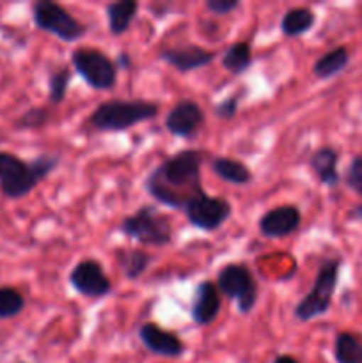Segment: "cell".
Masks as SVG:
<instances>
[{"instance_id":"21","label":"cell","mask_w":362,"mask_h":363,"mask_svg":"<svg viewBox=\"0 0 362 363\" xmlns=\"http://www.w3.org/2000/svg\"><path fill=\"white\" fill-rule=\"evenodd\" d=\"M222 67L233 74H241L252 66L251 45L247 41H236L222 55Z\"/></svg>"},{"instance_id":"12","label":"cell","mask_w":362,"mask_h":363,"mask_svg":"<svg viewBox=\"0 0 362 363\" xmlns=\"http://www.w3.org/2000/svg\"><path fill=\"white\" fill-rule=\"evenodd\" d=\"M300 223L302 215L297 206H279L259 218V230L268 240H279L297 233Z\"/></svg>"},{"instance_id":"1","label":"cell","mask_w":362,"mask_h":363,"mask_svg":"<svg viewBox=\"0 0 362 363\" xmlns=\"http://www.w3.org/2000/svg\"><path fill=\"white\" fill-rule=\"evenodd\" d=\"M202 155L194 149H185L163 160L146 177L144 188L158 204L170 209L185 206L204 191L201 183Z\"/></svg>"},{"instance_id":"22","label":"cell","mask_w":362,"mask_h":363,"mask_svg":"<svg viewBox=\"0 0 362 363\" xmlns=\"http://www.w3.org/2000/svg\"><path fill=\"white\" fill-rule=\"evenodd\" d=\"M334 358L337 363H362L361 337L350 332H341L334 344Z\"/></svg>"},{"instance_id":"4","label":"cell","mask_w":362,"mask_h":363,"mask_svg":"<svg viewBox=\"0 0 362 363\" xmlns=\"http://www.w3.org/2000/svg\"><path fill=\"white\" fill-rule=\"evenodd\" d=\"M339 269L341 259H327V261H323L311 291L295 307L293 315L298 321L307 323L311 319L327 314V311L332 305L334 293H336L337 280H339Z\"/></svg>"},{"instance_id":"13","label":"cell","mask_w":362,"mask_h":363,"mask_svg":"<svg viewBox=\"0 0 362 363\" xmlns=\"http://www.w3.org/2000/svg\"><path fill=\"white\" fill-rule=\"evenodd\" d=\"M138 337L146 350L151 351L156 357L165 358H180L185 353V346L174 333L160 328L155 323H144L138 328Z\"/></svg>"},{"instance_id":"2","label":"cell","mask_w":362,"mask_h":363,"mask_svg":"<svg viewBox=\"0 0 362 363\" xmlns=\"http://www.w3.org/2000/svg\"><path fill=\"white\" fill-rule=\"evenodd\" d=\"M59 156L41 155L23 162L13 152L0 151V191L7 199H21L31 194L59 165Z\"/></svg>"},{"instance_id":"25","label":"cell","mask_w":362,"mask_h":363,"mask_svg":"<svg viewBox=\"0 0 362 363\" xmlns=\"http://www.w3.org/2000/svg\"><path fill=\"white\" fill-rule=\"evenodd\" d=\"M71 73L67 67H60V69L53 71L48 78V99L53 105H59L64 101L67 92V84H70Z\"/></svg>"},{"instance_id":"23","label":"cell","mask_w":362,"mask_h":363,"mask_svg":"<svg viewBox=\"0 0 362 363\" xmlns=\"http://www.w3.org/2000/svg\"><path fill=\"white\" fill-rule=\"evenodd\" d=\"M117 262L128 280H137L151 264V255L142 250H117Z\"/></svg>"},{"instance_id":"7","label":"cell","mask_w":362,"mask_h":363,"mask_svg":"<svg viewBox=\"0 0 362 363\" xmlns=\"http://www.w3.org/2000/svg\"><path fill=\"white\" fill-rule=\"evenodd\" d=\"M215 284L224 296L236 301L241 314H248L258 303V284L245 264H226L216 275Z\"/></svg>"},{"instance_id":"5","label":"cell","mask_w":362,"mask_h":363,"mask_svg":"<svg viewBox=\"0 0 362 363\" xmlns=\"http://www.w3.org/2000/svg\"><path fill=\"white\" fill-rule=\"evenodd\" d=\"M121 233L149 247H165L172 241V227L155 206H142L121 222Z\"/></svg>"},{"instance_id":"9","label":"cell","mask_w":362,"mask_h":363,"mask_svg":"<svg viewBox=\"0 0 362 363\" xmlns=\"http://www.w3.org/2000/svg\"><path fill=\"white\" fill-rule=\"evenodd\" d=\"M183 211L188 222L195 229L213 233V230L220 229L224 222H227L233 208H231L229 201H226L224 197H213V195L202 191L185 206Z\"/></svg>"},{"instance_id":"15","label":"cell","mask_w":362,"mask_h":363,"mask_svg":"<svg viewBox=\"0 0 362 363\" xmlns=\"http://www.w3.org/2000/svg\"><path fill=\"white\" fill-rule=\"evenodd\" d=\"M215 52H209V50H204L195 45L167 48L160 52V59L165 60L167 64H170L174 69L181 71V73H188V71L208 66V64L215 60Z\"/></svg>"},{"instance_id":"8","label":"cell","mask_w":362,"mask_h":363,"mask_svg":"<svg viewBox=\"0 0 362 363\" xmlns=\"http://www.w3.org/2000/svg\"><path fill=\"white\" fill-rule=\"evenodd\" d=\"M75 71L96 91H110L117 80V64L96 48H77L71 53Z\"/></svg>"},{"instance_id":"20","label":"cell","mask_w":362,"mask_h":363,"mask_svg":"<svg viewBox=\"0 0 362 363\" xmlns=\"http://www.w3.org/2000/svg\"><path fill=\"white\" fill-rule=\"evenodd\" d=\"M350 62V53H348L346 46H337V48L330 50V52L323 53L312 66V73L322 80H329V78L339 74L344 67Z\"/></svg>"},{"instance_id":"30","label":"cell","mask_w":362,"mask_h":363,"mask_svg":"<svg viewBox=\"0 0 362 363\" xmlns=\"http://www.w3.org/2000/svg\"><path fill=\"white\" fill-rule=\"evenodd\" d=\"M348 218L353 220V222H362V204L355 206L350 211V215H348Z\"/></svg>"},{"instance_id":"6","label":"cell","mask_w":362,"mask_h":363,"mask_svg":"<svg viewBox=\"0 0 362 363\" xmlns=\"http://www.w3.org/2000/svg\"><path fill=\"white\" fill-rule=\"evenodd\" d=\"M32 20L39 30H45L59 38L60 41H78L87 32L84 23L77 20L67 9L53 0H38L32 6Z\"/></svg>"},{"instance_id":"11","label":"cell","mask_w":362,"mask_h":363,"mask_svg":"<svg viewBox=\"0 0 362 363\" xmlns=\"http://www.w3.org/2000/svg\"><path fill=\"white\" fill-rule=\"evenodd\" d=\"M204 112L192 99H180L165 117V128L170 135L181 138H194L204 126Z\"/></svg>"},{"instance_id":"29","label":"cell","mask_w":362,"mask_h":363,"mask_svg":"<svg viewBox=\"0 0 362 363\" xmlns=\"http://www.w3.org/2000/svg\"><path fill=\"white\" fill-rule=\"evenodd\" d=\"M206 7H208L212 13H215L216 16H224V14L233 13L234 9L240 7V2L238 0H208L206 2Z\"/></svg>"},{"instance_id":"17","label":"cell","mask_w":362,"mask_h":363,"mask_svg":"<svg viewBox=\"0 0 362 363\" xmlns=\"http://www.w3.org/2000/svg\"><path fill=\"white\" fill-rule=\"evenodd\" d=\"M138 11V4L135 0H119L106 6V20H109L110 34L121 35L130 28L131 21Z\"/></svg>"},{"instance_id":"14","label":"cell","mask_w":362,"mask_h":363,"mask_svg":"<svg viewBox=\"0 0 362 363\" xmlns=\"http://www.w3.org/2000/svg\"><path fill=\"white\" fill-rule=\"evenodd\" d=\"M220 312V291L212 280H202L195 287L194 301H192V321L199 326L212 325Z\"/></svg>"},{"instance_id":"28","label":"cell","mask_w":362,"mask_h":363,"mask_svg":"<svg viewBox=\"0 0 362 363\" xmlns=\"http://www.w3.org/2000/svg\"><path fill=\"white\" fill-rule=\"evenodd\" d=\"M238 103H240V98L238 96H231V98L224 99L219 105L215 106V116L220 117V119H233L238 112Z\"/></svg>"},{"instance_id":"32","label":"cell","mask_w":362,"mask_h":363,"mask_svg":"<svg viewBox=\"0 0 362 363\" xmlns=\"http://www.w3.org/2000/svg\"><path fill=\"white\" fill-rule=\"evenodd\" d=\"M119 64H121V66H130V59H128V55H126V53H121V55H119Z\"/></svg>"},{"instance_id":"10","label":"cell","mask_w":362,"mask_h":363,"mask_svg":"<svg viewBox=\"0 0 362 363\" xmlns=\"http://www.w3.org/2000/svg\"><path fill=\"white\" fill-rule=\"evenodd\" d=\"M70 284L78 294L92 300L106 296L112 291V282L103 272V266L94 259L80 261L70 273Z\"/></svg>"},{"instance_id":"27","label":"cell","mask_w":362,"mask_h":363,"mask_svg":"<svg viewBox=\"0 0 362 363\" xmlns=\"http://www.w3.org/2000/svg\"><path fill=\"white\" fill-rule=\"evenodd\" d=\"M344 181H346L350 190H353L355 194L362 197V156H355L351 160L346 174H344Z\"/></svg>"},{"instance_id":"18","label":"cell","mask_w":362,"mask_h":363,"mask_svg":"<svg viewBox=\"0 0 362 363\" xmlns=\"http://www.w3.org/2000/svg\"><path fill=\"white\" fill-rule=\"evenodd\" d=\"M314 11L307 9V7H293V9L286 11L280 20V30L286 38H298V35L307 34L314 27Z\"/></svg>"},{"instance_id":"31","label":"cell","mask_w":362,"mask_h":363,"mask_svg":"<svg viewBox=\"0 0 362 363\" xmlns=\"http://www.w3.org/2000/svg\"><path fill=\"white\" fill-rule=\"evenodd\" d=\"M272 363H298V360H295L290 354H279Z\"/></svg>"},{"instance_id":"19","label":"cell","mask_w":362,"mask_h":363,"mask_svg":"<svg viewBox=\"0 0 362 363\" xmlns=\"http://www.w3.org/2000/svg\"><path fill=\"white\" fill-rule=\"evenodd\" d=\"M212 170L220 179L227 181L231 184H236V186H243V184H248L252 181V172L245 163L233 158H226V156L213 158Z\"/></svg>"},{"instance_id":"16","label":"cell","mask_w":362,"mask_h":363,"mask_svg":"<svg viewBox=\"0 0 362 363\" xmlns=\"http://www.w3.org/2000/svg\"><path fill=\"white\" fill-rule=\"evenodd\" d=\"M337 162H339V155L334 147H319L318 151L312 152L311 156V169L314 170L316 177L319 183L325 186L334 188L339 183V172H337Z\"/></svg>"},{"instance_id":"26","label":"cell","mask_w":362,"mask_h":363,"mask_svg":"<svg viewBox=\"0 0 362 363\" xmlns=\"http://www.w3.org/2000/svg\"><path fill=\"white\" fill-rule=\"evenodd\" d=\"M50 121V112L46 108H31L16 121V128L20 130H38Z\"/></svg>"},{"instance_id":"3","label":"cell","mask_w":362,"mask_h":363,"mask_svg":"<svg viewBox=\"0 0 362 363\" xmlns=\"http://www.w3.org/2000/svg\"><path fill=\"white\" fill-rule=\"evenodd\" d=\"M158 105L146 99H110L102 103L89 116V124L96 131H124L158 116Z\"/></svg>"},{"instance_id":"24","label":"cell","mask_w":362,"mask_h":363,"mask_svg":"<svg viewBox=\"0 0 362 363\" xmlns=\"http://www.w3.org/2000/svg\"><path fill=\"white\" fill-rule=\"evenodd\" d=\"M25 307V298L13 287H0V319H9L20 314Z\"/></svg>"}]
</instances>
